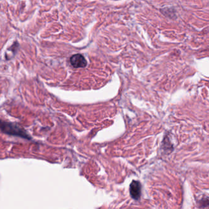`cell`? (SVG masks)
I'll use <instances>...</instances> for the list:
<instances>
[{
	"label": "cell",
	"instance_id": "6da1fadb",
	"mask_svg": "<svg viewBox=\"0 0 209 209\" xmlns=\"http://www.w3.org/2000/svg\"><path fill=\"white\" fill-rule=\"evenodd\" d=\"M1 129L3 133L8 135L17 136L30 139V136L28 135L25 130L17 124L2 121L1 123Z\"/></svg>",
	"mask_w": 209,
	"mask_h": 209
},
{
	"label": "cell",
	"instance_id": "7a4b0ae2",
	"mask_svg": "<svg viewBox=\"0 0 209 209\" xmlns=\"http://www.w3.org/2000/svg\"><path fill=\"white\" fill-rule=\"evenodd\" d=\"M70 62L75 68H83L87 64L85 58L80 54H75L73 55L70 58Z\"/></svg>",
	"mask_w": 209,
	"mask_h": 209
},
{
	"label": "cell",
	"instance_id": "3957f363",
	"mask_svg": "<svg viewBox=\"0 0 209 209\" xmlns=\"http://www.w3.org/2000/svg\"><path fill=\"white\" fill-rule=\"evenodd\" d=\"M131 197L135 200H138L141 195V185L139 182L134 180L131 182L129 187Z\"/></svg>",
	"mask_w": 209,
	"mask_h": 209
},
{
	"label": "cell",
	"instance_id": "277c9868",
	"mask_svg": "<svg viewBox=\"0 0 209 209\" xmlns=\"http://www.w3.org/2000/svg\"><path fill=\"white\" fill-rule=\"evenodd\" d=\"M202 204L201 205H202L203 207H209V198H207L206 199H202Z\"/></svg>",
	"mask_w": 209,
	"mask_h": 209
}]
</instances>
